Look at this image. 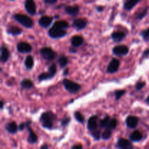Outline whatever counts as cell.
I'll return each instance as SVG.
<instances>
[{
    "mask_svg": "<svg viewBox=\"0 0 149 149\" xmlns=\"http://www.w3.org/2000/svg\"><path fill=\"white\" fill-rule=\"evenodd\" d=\"M65 11L67 14L71 16H77L79 12V7L77 5L74 6H67L65 7Z\"/></svg>",
    "mask_w": 149,
    "mask_h": 149,
    "instance_id": "cell-16",
    "label": "cell"
},
{
    "mask_svg": "<svg viewBox=\"0 0 149 149\" xmlns=\"http://www.w3.org/2000/svg\"><path fill=\"white\" fill-rule=\"evenodd\" d=\"M126 35L122 31H113L111 34V39L115 42H120L125 38Z\"/></svg>",
    "mask_w": 149,
    "mask_h": 149,
    "instance_id": "cell-17",
    "label": "cell"
},
{
    "mask_svg": "<svg viewBox=\"0 0 149 149\" xmlns=\"http://www.w3.org/2000/svg\"><path fill=\"white\" fill-rule=\"evenodd\" d=\"M25 127H26V124H25V123H21V124H20V125L18 126V130H19L22 131L23 129H24Z\"/></svg>",
    "mask_w": 149,
    "mask_h": 149,
    "instance_id": "cell-41",
    "label": "cell"
},
{
    "mask_svg": "<svg viewBox=\"0 0 149 149\" xmlns=\"http://www.w3.org/2000/svg\"><path fill=\"white\" fill-rule=\"evenodd\" d=\"M147 11H148V9H145V10H143V13H141L139 15H138V17H137V18L139 19V20H141V19H142L143 17H144L146 16V15L147 13Z\"/></svg>",
    "mask_w": 149,
    "mask_h": 149,
    "instance_id": "cell-39",
    "label": "cell"
},
{
    "mask_svg": "<svg viewBox=\"0 0 149 149\" xmlns=\"http://www.w3.org/2000/svg\"><path fill=\"white\" fill-rule=\"evenodd\" d=\"M146 103L147 104H148V105H149V96H148V97H147L146 100Z\"/></svg>",
    "mask_w": 149,
    "mask_h": 149,
    "instance_id": "cell-48",
    "label": "cell"
},
{
    "mask_svg": "<svg viewBox=\"0 0 149 149\" xmlns=\"http://www.w3.org/2000/svg\"><path fill=\"white\" fill-rule=\"evenodd\" d=\"M38 79H39V81H44V80L50 79L51 77L49 75V74H48V72H44L39 76Z\"/></svg>",
    "mask_w": 149,
    "mask_h": 149,
    "instance_id": "cell-34",
    "label": "cell"
},
{
    "mask_svg": "<svg viewBox=\"0 0 149 149\" xmlns=\"http://www.w3.org/2000/svg\"><path fill=\"white\" fill-rule=\"evenodd\" d=\"M34 64V61H33V58L31 55H29L26 57V60H25V67L27 70H31Z\"/></svg>",
    "mask_w": 149,
    "mask_h": 149,
    "instance_id": "cell-25",
    "label": "cell"
},
{
    "mask_svg": "<svg viewBox=\"0 0 149 149\" xmlns=\"http://www.w3.org/2000/svg\"><path fill=\"white\" fill-rule=\"evenodd\" d=\"M20 86L23 89L29 90V89H31L32 87H33V83L29 79H25L20 82Z\"/></svg>",
    "mask_w": 149,
    "mask_h": 149,
    "instance_id": "cell-24",
    "label": "cell"
},
{
    "mask_svg": "<svg viewBox=\"0 0 149 149\" xmlns=\"http://www.w3.org/2000/svg\"><path fill=\"white\" fill-rule=\"evenodd\" d=\"M52 17H48V16H42L39 18V24L42 26V28H47L52 23Z\"/></svg>",
    "mask_w": 149,
    "mask_h": 149,
    "instance_id": "cell-15",
    "label": "cell"
},
{
    "mask_svg": "<svg viewBox=\"0 0 149 149\" xmlns=\"http://www.w3.org/2000/svg\"><path fill=\"white\" fill-rule=\"evenodd\" d=\"M126 93V90H116L114 93V95H115V99L116 100H119Z\"/></svg>",
    "mask_w": 149,
    "mask_h": 149,
    "instance_id": "cell-32",
    "label": "cell"
},
{
    "mask_svg": "<svg viewBox=\"0 0 149 149\" xmlns=\"http://www.w3.org/2000/svg\"><path fill=\"white\" fill-rule=\"evenodd\" d=\"M55 120H56V116L55 113L51 111L44 112L41 115L40 119H39L42 127L48 130H51L53 128L54 122H55Z\"/></svg>",
    "mask_w": 149,
    "mask_h": 149,
    "instance_id": "cell-1",
    "label": "cell"
},
{
    "mask_svg": "<svg viewBox=\"0 0 149 149\" xmlns=\"http://www.w3.org/2000/svg\"><path fill=\"white\" fill-rule=\"evenodd\" d=\"M111 119L109 116H106L104 118H103L102 120L100 121V123H99V125L101 128H106L109 125V122H110Z\"/></svg>",
    "mask_w": 149,
    "mask_h": 149,
    "instance_id": "cell-29",
    "label": "cell"
},
{
    "mask_svg": "<svg viewBox=\"0 0 149 149\" xmlns=\"http://www.w3.org/2000/svg\"><path fill=\"white\" fill-rule=\"evenodd\" d=\"M74 117L77 119V121L79 123H84V117L79 111H76L74 113Z\"/></svg>",
    "mask_w": 149,
    "mask_h": 149,
    "instance_id": "cell-31",
    "label": "cell"
},
{
    "mask_svg": "<svg viewBox=\"0 0 149 149\" xmlns=\"http://www.w3.org/2000/svg\"><path fill=\"white\" fill-rule=\"evenodd\" d=\"M73 27L75 28L77 30H82L84 28L86 27V26L87 25V20L83 18H78L76 19L73 21Z\"/></svg>",
    "mask_w": 149,
    "mask_h": 149,
    "instance_id": "cell-14",
    "label": "cell"
},
{
    "mask_svg": "<svg viewBox=\"0 0 149 149\" xmlns=\"http://www.w3.org/2000/svg\"><path fill=\"white\" fill-rule=\"evenodd\" d=\"M141 1H142V0H127L124 4V8L126 10L130 11Z\"/></svg>",
    "mask_w": 149,
    "mask_h": 149,
    "instance_id": "cell-19",
    "label": "cell"
},
{
    "mask_svg": "<svg viewBox=\"0 0 149 149\" xmlns=\"http://www.w3.org/2000/svg\"><path fill=\"white\" fill-rule=\"evenodd\" d=\"M56 71H57V66L55 64H52V65L49 66V69H48V74H49V75L50 76L51 79L53 78L54 77H55V74H56Z\"/></svg>",
    "mask_w": 149,
    "mask_h": 149,
    "instance_id": "cell-30",
    "label": "cell"
},
{
    "mask_svg": "<svg viewBox=\"0 0 149 149\" xmlns=\"http://www.w3.org/2000/svg\"><path fill=\"white\" fill-rule=\"evenodd\" d=\"M146 86L145 81H138L136 84H135V89L137 90H141L143 88Z\"/></svg>",
    "mask_w": 149,
    "mask_h": 149,
    "instance_id": "cell-37",
    "label": "cell"
},
{
    "mask_svg": "<svg viewBox=\"0 0 149 149\" xmlns=\"http://www.w3.org/2000/svg\"><path fill=\"white\" fill-rule=\"evenodd\" d=\"M69 52H77V49H72V48H70V49H69Z\"/></svg>",
    "mask_w": 149,
    "mask_h": 149,
    "instance_id": "cell-46",
    "label": "cell"
},
{
    "mask_svg": "<svg viewBox=\"0 0 149 149\" xmlns=\"http://www.w3.org/2000/svg\"><path fill=\"white\" fill-rule=\"evenodd\" d=\"M141 36L143 38V39L145 41H148L149 40V28L148 29H146V30L143 31L141 33Z\"/></svg>",
    "mask_w": 149,
    "mask_h": 149,
    "instance_id": "cell-36",
    "label": "cell"
},
{
    "mask_svg": "<svg viewBox=\"0 0 149 149\" xmlns=\"http://www.w3.org/2000/svg\"><path fill=\"white\" fill-rule=\"evenodd\" d=\"M92 136L94 138L95 141H99L100 139V131L97 130L92 131Z\"/></svg>",
    "mask_w": 149,
    "mask_h": 149,
    "instance_id": "cell-35",
    "label": "cell"
},
{
    "mask_svg": "<svg viewBox=\"0 0 149 149\" xmlns=\"http://www.w3.org/2000/svg\"><path fill=\"white\" fill-rule=\"evenodd\" d=\"M48 34L52 39H59V38L66 36L67 32L65 29H59V28L52 26V27L48 31Z\"/></svg>",
    "mask_w": 149,
    "mask_h": 149,
    "instance_id": "cell-4",
    "label": "cell"
},
{
    "mask_svg": "<svg viewBox=\"0 0 149 149\" xmlns=\"http://www.w3.org/2000/svg\"><path fill=\"white\" fill-rule=\"evenodd\" d=\"M97 120H98V117L97 116H91L87 121V129L91 132L97 130V127H98Z\"/></svg>",
    "mask_w": 149,
    "mask_h": 149,
    "instance_id": "cell-12",
    "label": "cell"
},
{
    "mask_svg": "<svg viewBox=\"0 0 149 149\" xmlns=\"http://www.w3.org/2000/svg\"><path fill=\"white\" fill-rule=\"evenodd\" d=\"M117 123H118L117 120H116V119H114V118H113V119H111L110 120V122H109V125H108V127L106 128H109V129L113 130H114L115 128L116 127V126H117Z\"/></svg>",
    "mask_w": 149,
    "mask_h": 149,
    "instance_id": "cell-33",
    "label": "cell"
},
{
    "mask_svg": "<svg viewBox=\"0 0 149 149\" xmlns=\"http://www.w3.org/2000/svg\"><path fill=\"white\" fill-rule=\"evenodd\" d=\"M7 32L9 34L13 35V36H17V35L21 34L22 29L17 27V26H10L9 29H7Z\"/></svg>",
    "mask_w": 149,
    "mask_h": 149,
    "instance_id": "cell-23",
    "label": "cell"
},
{
    "mask_svg": "<svg viewBox=\"0 0 149 149\" xmlns=\"http://www.w3.org/2000/svg\"><path fill=\"white\" fill-rule=\"evenodd\" d=\"M111 135H112V130L109 129V128H106V129L105 130L104 132L102 133L101 138L102 139L104 140V141H108V140L110 139Z\"/></svg>",
    "mask_w": 149,
    "mask_h": 149,
    "instance_id": "cell-28",
    "label": "cell"
},
{
    "mask_svg": "<svg viewBox=\"0 0 149 149\" xmlns=\"http://www.w3.org/2000/svg\"><path fill=\"white\" fill-rule=\"evenodd\" d=\"M10 58V52L5 46H1V61L5 63L8 61Z\"/></svg>",
    "mask_w": 149,
    "mask_h": 149,
    "instance_id": "cell-21",
    "label": "cell"
},
{
    "mask_svg": "<svg viewBox=\"0 0 149 149\" xmlns=\"http://www.w3.org/2000/svg\"><path fill=\"white\" fill-rule=\"evenodd\" d=\"M17 49L21 53H29L32 51V47L27 42H19L17 45Z\"/></svg>",
    "mask_w": 149,
    "mask_h": 149,
    "instance_id": "cell-10",
    "label": "cell"
},
{
    "mask_svg": "<svg viewBox=\"0 0 149 149\" xmlns=\"http://www.w3.org/2000/svg\"><path fill=\"white\" fill-rule=\"evenodd\" d=\"M113 54L116 56H125L129 52V49L126 45H119L113 48Z\"/></svg>",
    "mask_w": 149,
    "mask_h": 149,
    "instance_id": "cell-6",
    "label": "cell"
},
{
    "mask_svg": "<svg viewBox=\"0 0 149 149\" xmlns=\"http://www.w3.org/2000/svg\"><path fill=\"white\" fill-rule=\"evenodd\" d=\"M63 84L65 90L69 92L70 93H78L81 90V85L79 84L71 81L68 79H64L63 81Z\"/></svg>",
    "mask_w": 149,
    "mask_h": 149,
    "instance_id": "cell-3",
    "label": "cell"
},
{
    "mask_svg": "<svg viewBox=\"0 0 149 149\" xmlns=\"http://www.w3.org/2000/svg\"><path fill=\"white\" fill-rule=\"evenodd\" d=\"M68 73H69V69H68V68H65L63 71V75L67 76L68 74Z\"/></svg>",
    "mask_w": 149,
    "mask_h": 149,
    "instance_id": "cell-45",
    "label": "cell"
},
{
    "mask_svg": "<svg viewBox=\"0 0 149 149\" xmlns=\"http://www.w3.org/2000/svg\"><path fill=\"white\" fill-rule=\"evenodd\" d=\"M70 121H71V118H69V117L64 118V119L61 121V125H62L63 127H65L66 125H68V123L70 122Z\"/></svg>",
    "mask_w": 149,
    "mask_h": 149,
    "instance_id": "cell-38",
    "label": "cell"
},
{
    "mask_svg": "<svg viewBox=\"0 0 149 149\" xmlns=\"http://www.w3.org/2000/svg\"><path fill=\"white\" fill-rule=\"evenodd\" d=\"M116 147L118 148H133V145L130 143V141L128 140L125 139V138H119L118 140L117 143H116Z\"/></svg>",
    "mask_w": 149,
    "mask_h": 149,
    "instance_id": "cell-11",
    "label": "cell"
},
{
    "mask_svg": "<svg viewBox=\"0 0 149 149\" xmlns=\"http://www.w3.org/2000/svg\"><path fill=\"white\" fill-rule=\"evenodd\" d=\"M30 123L31 122H28L26 123V128H27V130L29 132V137H28L27 141L31 144L36 143L38 141L37 135L35 134V132H33V130L31 129V127H30Z\"/></svg>",
    "mask_w": 149,
    "mask_h": 149,
    "instance_id": "cell-9",
    "label": "cell"
},
{
    "mask_svg": "<svg viewBox=\"0 0 149 149\" xmlns=\"http://www.w3.org/2000/svg\"><path fill=\"white\" fill-rule=\"evenodd\" d=\"M13 17H14V19L17 23L21 24L23 27L27 28V29L33 27V20L31 17H29L28 15L23 14H15L13 16Z\"/></svg>",
    "mask_w": 149,
    "mask_h": 149,
    "instance_id": "cell-2",
    "label": "cell"
},
{
    "mask_svg": "<svg viewBox=\"0 0 149 149\" xmlns=\"http://www.w3.org/2000/svg\"><path fill=\"white\" fill-rule=\"evenodd\" d=\"M83 42H84V39L81 37V36H78V35H76V36H74L71 39V43L72 47H78L81 46L83 44Z\"/></svg>",
    "mask_w": 149,
    "mask_h": 149,
    "instance_id": "cell-18",
    "label": "cell"
},
{
    "mask_svg": "<svg viewBox=\"0 0 149 149\" xmlns=\"http://www.w3.org/2000/svg\"><path fill=\"white\" fill-rule=\"evenodd\" d=\"M58 64H59L60 66L62 67V68H63V67L66 66V65L68 64V58L65 56V55H61V56L58 58Z\"/></svg>",
    "mask_w": 149,
    "mask_h": 149,
    "instance_id": "cell-27",
    "label": "cell"
},
{
    "mask_svg": "<svg viewBox=\"0 0 149 149\" xmlns=\"http://www.w3.org/2000/svg\"><path fill=\"white\" fill-rule=\"evenodd\" d=\"M40 54L45 60L48 61H52L56 57V52H54L50 47H43L40 49Z\"/></svg>",
    "mask_w": 149,
    "mask_h": 149,
    "instance_id": "cell-5",
    "label": "cell"
},
{
    "mask_svg": "<svg viewBox=\"0 0 149 149\" xmlns=\"http://www.w3.org/2000/svg\"><path fill=\"white\" fill-rule=\"evenodd\" d=\"M119 65H120V62L116 58H113L109 63V65L107 67V72L109 74H114V73L117 72L119 70Z\"/></svg>",
    "mask_w": 149,
    "mask_h": 149,
    "instance_id": "cell-7",
    "label": "cell"
},
{
    "mask_svg": "<svg viewBox=\"0 0 149 149\" xmlns=\"http://www.w3.org/2000/svg\"><path fill=\"white\" fill-rule=\"evenodd\" d=\"M5 129L9 133L15 134L17 132L18 127H17V125H16L15 122H10L5 125Z\"/></svg>",
    "mask_w": 149,
    "mask_h": 149,
    "instance_id": "cell-20",
    "label": "cell"
},
{
    "mask_svg": "<svg viewBox=\"0 0 149 149\" xmlns=\"http://www.w3.org/2000/svg\"><path fill=\"white\" fill-rule=\"evenodd\" d=\"M52 26L59 28V29H66L69 27V24H68V23H67V22L65 21V20H59V21L55 22Z\"/></svg>",
    "mask_w": 149,
    "mask_h": 149,
    "instance_id": "cell-26",
    "label": "cell"
},
{
    "mask_svg": "<svg viewBox=\"0 0 149 149\" xmlns=\"http://www.w3.org/2000/svg\"><path fill=\"white\" fill-rule=\"evenodd\" d=\"M71 148H82L83 146L81 145H80V144H78V145L73 146Z\"/></svg>",
    "mask_w": 149,
    "mask_h": 149,
    "instance_id": "cell-43",
    "label": "cell"
},
{
    "mask_svg": "<svg viewBox=\"0 0 149 149\" xmlns=\"http://www.w3.org/2000/svg\"><path fill=\"white\" fill-rule=\"evenodd\" d=\"M96 9H97V11L102 12L103 10H104V7H102V6H99V7H96Z\"/></svg>",
    "mask_w": 149,
    "mask_h": 149,
    "instance_id": "cell-44",
    "label": "cell"
},
{
    "mask_svg": "<svg viewBox=\"0 0 149 149\" xmlns=\"http://www.w3.org/2000/svg\"><path fill=\"white\" fill-rule=\"evenodd\" d=\"M25 9L30 15H34L36 12V6L33 0H26L25 1Z\"/></svg>",
    "mask_w": 149,
    "mask_h": 149,
    "instance_id": "cell-8",
    "label": "cell"
},
{
    "mask_svg": "<svg viewBox=\"0 0 149 149\" xmlns=\"http://www.w3.org/2000/svg\"><path fill=\"white\" fill-rule=\"evenodd\" d=\"M40 148H48V146H47L46 145V144H45V145L42 146H41Z\"/></svg>",
    "mask_w": 149,
    "mask_h": 149,
    "instance_id": "cell-47",
    "label": "cell"
},
{
    "mask_svg": "<svg viewBox=\"0 0 149 149\" xmlns=\"http://www.w3.org/2000/svg\"><path fill=\"white\" fill-rule=\"evenodd\" d=\"M43 1L47 4H54L58 1V0H43Z\"/></svg>",
    "mask_w": 149,
    "mask_h": 149,
    "instance_id": "cell-40",
    "label": "cell"
},
{
    "mask_svg": "<svg viewBox=\"0 0 149 149\" xmlns=\"http://www.w3.org/2000/svg\"><path fill=\"white\" fill-rule=\"evenodd\" d=\"M125 122H126V125L128 127L131 128V129H134V128L138 126L139 119L137 116H129L127 117Z\"/></svg>",
    "mask_w": 149,
    "mask_h": 149,
    "instance_id": "cell-13",
    "label": "cell"
},
{
    "mask_svg": "<svg viewBox=\"0 0 149 149\" xmlns=\"http://www.w3.org/2000/svg\"><path fill=\"white\" fill-rule=\"evenodd\" d=\"M148 55H149V49H146V50L143 52V58H146V57H148Z\"/></svg>",
    "mask_w": 149,
    "mask_h": 149,
    "instance_id": "cell-42",
    "label": "cell"
},
{
    "mask_svg": "<svg viewBox=\"0 0 149 149\" xmlns=\"http://www.w3.org/2000/svg\"><path fill=\"white\" fill-rule=\"evenodd\" d=\"M143 138V134L140 132L139 130L134 131L131 135H130V139L132 141V142H139L141 141Z\"/></svg>",
    "mask_w": 149,
    "mask_h": 149,
    "instance_id": "cell-22",
    "label": "cell"
},
{
    "mask_svg": "<svg viewBox=\"0 0 149 149\" xmlns=\"http://www.w3.org/2000/svg\"><path fill=\"white\" fill-rule=\"evenodd\" d=\"M10 1H14V0H10Z\"/></svg>",
    "mask_w": 149,
    "mask_h": 149,
    "instance_id": "cell-50",
    "label": "cell"
},
{
    "mask_svg": "<svg viewBox=\"0 0 149 149\" xmlns=\"http://www.w3.org/2000/svg\"><path fill=\"white\" fill-rule=\"evenodd\" d=\"M1 109H3V104H4V103H3L2 101L1 102Z\"/></svg>",
    "mask_w": 149,
    "mask_h": 149,
    "instance_id": "cell-49",
    "label": "cell"
}]
</instances>
